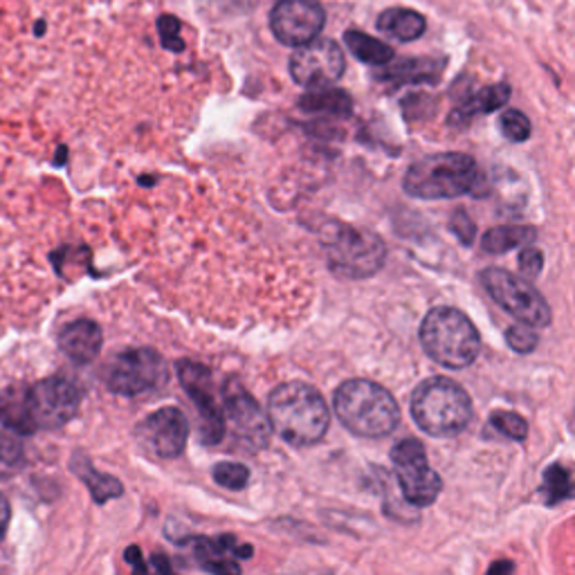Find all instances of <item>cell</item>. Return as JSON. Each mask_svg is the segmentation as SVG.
Returning <instances> with one entry per match:
<instances>
[{
    "label": "cell",
    "mask_w": 575,
    "mask_h": 575,
    "mask_svg": "<svg viewBox=\"0 0 575 575\" xmlns=\"http://www.w3.org/2000/svg\"><path fill=\"white\" fill-rule=\"evenodd\" d=\"M124 560L134 566V575H158V571L153 568V564L145 562L142 551L138 546H129L124 551Z\"/></svg>",
    "instance_id": "obj_33"
},
{
    "label": "cell",
    "mask_w": 575,
    "mask_h": 575,
    "mask_svg": "<svg viewBox=\"0 0 575 575\" xmlns=\"http://www.w3.org/2000/svg\"><path fill=\"white\" fill-rule=\"evenodd\" d=\"M212 477L219 486L227 488V490H243L249 481V470L241 464H232V461H221L214 466Z\"/></svg>",
    "instance_id": "obj_28"
},
{
    "label": "cell",
    "mask_w": 575,
    "mask_h": 575,
    "mask_svg": "<svg viewBox=\"0 0 575 575\" xmlns=\"http://www.w3.org/2000/svg\"><path fill=\"white\" fill-rule=\"evenodd\" d=\"M412 414L429 436H457L472 420V401L459 382L450 377H429L412 396Z\"/></svg>",
    "instance_id": "obj_6"
},
{
    "label": "cell",
    "mask_w": 575,
    "mask_h": 575,
    "mask_svg": "<svg viewBox=\"0 0 575 575\" xmlns=\"http://www.w3.org/2000/svg\"><path fill=\"white\" fill-rule=\"evenodd\" d=\"M445 61L443 58H403L394 66H390L385 73L380 75L382 82H390L394 86H405V84H436L443 75Z\"/></svg>",
    "instance_id": "obj_18"
},
{
    "label": "cell",
    "mask_w": 575,
    "mask_h": 575,
    "mask_svg": "<svg viewBox=\"0 0 575 575\" xmlns=\"http://www.w3.org/2000/svg\"><path fill=\"white\" fill-rule=\"evenodd\" d=\"M8 524H10V503H8L6 494L0 492V542H3V537L8 533Z\"/></svg>",
    "instance_id": "obj_35"
},
{
    "label": "cell",
    "mask_w": 575,
    "mask_h": 575,
    "mask_svg": "<svg viewBox=\"0 0 575 575\" xmlns=\"http://www.w3.org/2000/svg\"><path fill=\"white\" fill-rule=\"evenodd\" d=\"M425 17L414 12V10H403V8H394V10H387L382 12L377 17V30L382 34H387L396 41H416L425 34Z\"/></svg>",
    "instance_id": "obj_19"
},
{
    "label": "cell",
    "mask_w": 575,
    "mask_h": 575,
    "mask_svg": "<svg viewBox=\"0 0 575 575\" xmlns=\"http://www.w3.org/2000/svg\"><path fill=\"white\" fill-rule=\"evenodd\" d=\"M344 41L349 45V50L369 66H387V63L394 58V50L360 30H349L344 34Z\"/></svg>",
    "instance_id": "obj_24"
},
{
    "label": "cell",
    "mask_w": 575,
    "mask_h": 575,
    "mask_svg": "<svg viewBox=\"0 0 575 575\" xmlns=\"http://www.w3.org/2000/svg\"><path fill=\"white\" fill-rule=\"evenodd\" d=\"M513 573H515V562H510V560H497L488 568V575H513Z\"/></svg>",
    "instance_id": "obj_36"
},
{
    "label": "cell",
    "mask_w": 575,
    "mask_h": 575,
    "mask_svg": "<svg viewBox=\"0 0 575 575\" xmlns=\"http://www.w3.org/2000/svg\"><path fill=\"white\" fill-rule=\"evenodd\" d=\"M158 30H160V41L167 50L171 52H182L184 43L180 39V21L171 14H164L160 21H158Z\"/></svg>",
    "instance_id": "obj_30"
},
{
    "label": "cell",
    "mask_w": 575,
    "mask_h": 575,
    "mask_svg": "<svg viewBox=\"0 0 575 575\" xmlns=\"http://www.w3.org/2000/svg\"><path fill=\"white\" fill-rule=\"evenodd\" d=\"M505 342L515 353H533L537 349L540 338L531 327L518 324V327H510L505 331Z\"/></svg>",
    "instance_id": "obj_29"
},
{
    "label": "cell",
    "mask_w": 575,
    "mask_h": 575,
    "mask_svg": "<svg viewBox=\"0 0 575 575\" xmlns=\"http://www.w3.org/2000/svg\"><path fill=\"white\" fill-rule=\"evenodd\" d=\"M347 68L344 54L333 39H315L295 50L290 58L292 79L310 90L331 88Z\"/></svg>",
    "instance_id": "obj_13"
},
{
    "label": "cell",
    "mask_w": 575,
    "mask_h": 575,
    "mask_svg": "<svg viewBox=\"0 0 575 575\" xmlns=\"http://www.w3.org/2000/svg\"><path fill=\"white\" fill-rule=\"evenodd\" d=\"M178 377L184 392L189 394L191 403L199 407V432L203 445H216L225 438L227 425L221 407L216 405V387L212 371L205 364L180 360L178 362Z\"/></svg>",
    "instance_id": "obj_12"
},
{
    "label": "cell",
    "mask_w": 575,
    "mask_h": 575,
    "mask_svg": "<svg viewBox=\"0 0 575 575\" xmlns=\"http://www.w3.org/2000/svg\"><path fill=\"white\" fill-rule=\"evenodd\" d=\"M169 369L153 349H129L117 353L104 371L106 387L117 396H142L167 385Z\"/></svg>",
    "instance_id": "obj_7"
},
{
    "label": "cell",
    "mask_w": 575,
    "mask_h": 575,
    "mask_svg": "<svg viewBox=\"0 0 575 575\" xmlns=\"http://www.w3.org/2000/svg\"><path fill=\"white\" fill-rule=\"evenodd\" d=\"M79 403L82 392L75 382L52 375L30 387L17 385L0 394V423L19 434L58 429L75 418Z\"/></svg>",
    "instance_id": "obj_1"
},
{
    "label": "cell",
    "mask_w": 575,
    "mask_h": 575,
    "mask_svg": "<svg viewBox=\"0 0 575 575\" xmlns=\"http://www.w3.org/2000/svg\"><path fill=\"white\" fill-rule=\"evenodd\" d=\"M327 14L317 0H279L270 14V28L284 45L301 47L322 32Z\"/></svg>",
    "instance_id": "obj_15"
},
{
    "label": "cell",
    "mask_w": 575,
    "mask_h": 575,
    "mask_svg": "<svg viewBox=\"0 0 575 575\" xmlns=\"http://www.w3.org/2000/svg\"><path fill=\"white\" fill-rule=\"evenodd\" d=\"M420 344L425 353L447 369L470 366L481 351V338L468 315L459 308H432L420 327Z\"/></svg>",
    "instance_id": "obj_4"
},
{
    "label": "cell",
    "mask_w": 575,
    "mask_h": 575,
    "mask_svg": "<svg viewBox=\"0 0 575 575\" xmlns=\"http://www.w3.org/2000/svg\"><path fill=\"white\" fill-rule=\"evenodd\" d=\"M0 457H3L6 464H14L21 457V445L14 438L8 436H0Z\"/></svg>",
    "instance_id": "obj_34"
},
{
    "label": "cell",
    "mask_w": 575,
    "mask_h": 575,
    "mask_svg": "<svg viewBox=\"0 0 575 575\" xmlns=\"http://www.w3.org/2000/svg\"><path fill=\"white\" fill-rule=\"evenodd\" d=\"M199 564L214 575H241V566L232 557L249 560L254 549L247 544H238L234 535L221 537H191Z\"/></svg>",
    "instance_id": "obj_16"
},
{
    "label": "cell",
    "mask_w": 575,
    "mask_h": 575,
    "mask_svg": "<svg viewBox=\"0 0 575 575\" xmlns=\"http://www.w3.org/2000/svg\"><path fill=\"white\" fill-rule=\"evenodd\" d=\"M73 470L88 486V490L97 503H106L108 499L124 494V486L115 477L97 472L95 466L84 455H77L73 459Z\"/></svg>",
    "instance_id": "obj_21"
},
{
    "label": "cell",
    "mask_w": 575,
    "mask_h": 575,
    "mask_svg": "<svg viewBox=\"0 0 575 575\" xmlns=\"http://www.w3.org/2000/svg\"><path fill=\"white\" fill-rule=\"evenodd\" d=\"M392 461L396 468L398 486L412 505L425 508L438 499L443 481L432 470L425 455V445L420 440L403 438L401 443H396L392 450Z\"/></svg>",
    "instance_id": "obj_11"
},
{
    "label": "cell",
    "mask_w": 575,
    "mask_h": 575,
    "mask_svg": "<svg viewBox=\"0 0 575 575\" xmlns=\"http://www.w3.org/2000/svg\"><path fill=\"white\" fill-rule=\"evenodd\" d=\"M299 108L306 113H324L336 117H349L353 110V102L344 90L338 88H322L312 90L310 95H304L299 102Z\"/></svg>",
    "instance_id": "obj_23"
},
{
    "label": "cell",
    "mask_w": 575,
    "mask_h": 575,
    "mask_svg": "<svg viewBox=\"0 0 575 575\" xmlns=\"http://www.w3.org/2000/svg\"><path fill=\"white\" fill-rule=\"evenodd\" d=\"M544 268V254L537 247H524L520 254V270L526 279L540 277Z\"/></svg>",
    "instance_id": "obj_31"
},
{
    "label": "cell",
    "mask_w": 575,
    "mask_h": 575,
    "mask_svg": "<svg viewBox=\"0 0 575 575\" xmlns=\"http://www.w3.org/2000/svg\"><path fill=\"white\" fill-rule=\"evenodd\" d=\"M333 405L340 423L364 438L387 436L401 420L396 398L371 380H347L338 387Z\"/></svg>",
    "instance_id": "obj_3"
},
{
    "label": "cell",
    "mask_w": 575,
    "mask_h": 575,
    "mask_svg": "<svg viewBox=\"0 0 575 575\" xmlns=\"http://www.w3.org/2000/svg\"><path fill=\"white\" fill-rule=\"evenodd\" d=\"M537 230L531 225H499L483 234V249L490 254H503L526 243H535Z\"/></svg>",
    "instance_id": "obj_22"
},
{
    "label": "cell",
    "mask_w": 575,
    "mask_h": 575,
    "mask_svg": "<svg viewBox=\"0 0 575 575\" xmlns=\"http://www.w3.org/2000/svg\"><path fill=\"white\" fill-rule=\"evenodd\" d=\"M102 329L93 319H75L58 333V349L75 364H90L102 351Z\"/></svg>",
    "instance_id": "obj_17"
},
{
    "label": "cell",
    "mask_w": 575,
    "mask_h": 575,
    "mask_svg": "<svg viewBox=\"0 0 575 575\" xmlns=\"http://www.w3.org/2000/svg\"><path fill=\"white\" fill-rule=\"evenodd\" d=\"M490 427L510 440H526L529 423L515 412H494Z\"/></svg>",
    "instance_id": "obj_26"
},
{
    "label": "cell",
    "mask_w": 575,
    "mask_h": 575,
    "mask_svg": "<svg viewBox=\"0 0 575 575\" xmlns=\"http://www.w3.org/2000/svg\"><path fill=\"white\" fill-rule=\"evenodd\" d=\"M508 99H510V86H508V84L488 86V88H483V90H479V93L466 97V102L452 110L450 121H452V124H466V121L472 119L475 115L492 113V110L501 108Z\"/></svg>",
    "instance_id": "obj_20"
},
{
    "label": "cell",
    "mask_w": 575,
    "mask_h": 575,
    "mask_svg": "<svg viewBox=\"0 0 575 575\" xmlns=\"http://www.w3.org/2000/svg\"><path fill=\"white\" fill-rule=\"evenodd\" d=\"M223 407L230 423L232 447L243 455L262 452L270 443V420L238 380L230 377L223 387Z\"/></svg>",
    "instance_id": "obj_10"
},
{
    "label": "cell",
    "mask_w": 575,
    "mask_h": 575,
    "mask_svg": "<svg viewBox=\"0 0 575 575\" xmlns=\"http://www.w3.org/2000/svg\"><path fill=\"white\" fill-rule=\"evenodd\" d=\"M501 134L510 140V142H526L531 138V119L522 113V110H505L499 119Z\"/></svg>",
    "instance_id": "obj_27"
},
{
    "label": "cell",
    "mask_w": 575,
    "mask_h": 575,
    "mask_svg": "<svg viewBox=\"0 0 575 575\" xmlns=\"http://www.w3.org/2000/svg\"><path fill=\"white\" fill-rule=\"evenodd\" d=\"M481 284L505 312L520 319V324L531 329H544L551 324L549 301L526 279L501 268H488L481 273Z\"/></svg>",
    "instance_id": "obj_9"
},
{
    "label": "cell",
    "mask_w": 575,
    "mask_h": 575,
    "mask_svg": "<svg viewBox=\"0 0 575 575\" xmlns=\"http://www.w3.org/2000/svg\"><path fill=\"white\" fill-rule=\"evenodd\" d=\"M450 230L459 236V241H461L464 245H470L472 238H475V223H472V219H470L466 212H457V214L452 216Z\"/></svg>",
    "instance_id": "obj_32"
},
{
    "label": "cell",
    "mask_w": 575,
    "mask_h": 575,
    "mask_svg": "<svg viewBox=\"0 0 575 575\" xmlns=\"http://www.w3.org/2000/svg\"><path fill=\"white\" fill-rule=\"evenodd\" d=\"M136 438L147 455L156 459H175L187 445L189 423L178 407H162L136 427Z\"/></svg>",
    "instance_id": "obj_14"
},
{
    "label": "cell",
    "mask_w": 575,
    "mask_h": 575,
    "mask_svg": "<svg viewBox=\"0 0 575 575\" xmlns=\"http://www.w3.org/2000/svg\"><path fill=\"white\" fill-rule=\"evenodd\" d=\"M268 420L270 427L295 447L319 443L331 427L324 396L306 382H284L270 394Z\"/></svg>",
    "instance_id": "obj_2"
},
{
    "label": "cell",
    "mask_w": 575,
    "mask_h": 575,
    "mask_svg": "<svg viewBox=\"0 0 575 575\" xmlns=\"http://www.w3.org/2000/svg\"><path fill=\"white\" fill-rule=\"evenodd\" d=\"M479 180L477 162L466 153H434L405 173V191L418 201H450L470 194Z\"/></svg>",
    "instance_id": "obj_5"
},
{
    "label": "cell",
    "mask_w": 575,
    "mask_h": 575,
    "mask_svg": "<svg viewBox=\"0 0 575 575\" xmlns=\"http://www.w3.org/2000/svg\"><path fill=\"white\" fill-rule=\"evenodd\" d=\"M331 270L347 279H364L375 275L387 257V247L380 236L342 225L327 243Z\"/></svg>",
    "instance_id": "obj_8"
},
{
    "label": "cell",
    "mask_w": 575,
    "mask_h": 575,
    "mask_svg": "<svg viewBox=\"0 0 575 575\" xmlns=\"http://www.w3.org/2000/svg\"><path fill=\"white\" fill-rule=\"evenodd\" d=\"M542 494H544V501L549 505H557V503H562V501L573 497L571 475H568V470L564 466H560V464L549 466V470L544 472Z\"/></svg>",
    "instance_id": "obj_25"
}]
</instances>
